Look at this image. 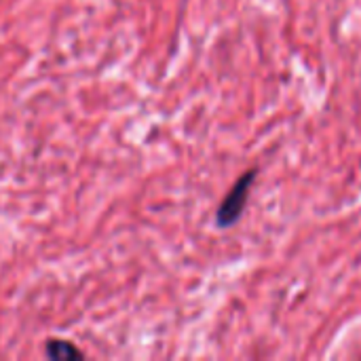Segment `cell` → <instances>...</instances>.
Returning <instances> with one entry per match:
<instances>
[{"mask_svg": "<svg viewBox=\"0 0 361 361\" xmlns=\"http://www.w3.org/2000/svg\"><path fill=\"white\" fill-rule=\"evenodd\" d=\"M254 182H256V169H250L228 190V195L224 197V201L220 203L218 214H216V224L220 228L233 226L243 216L245 205H247V199H250V190H252V184Z\"/></svg>", "mask_w": 361, "mask_h": 361, "instance_id": "1", "label": "cell"}, {"mask_svg": "<svg viewBox=\"0 0 361 361\" xmlns=\"http://www.w3.org/2000/svg\"><path fill=\"white\" fill-rule=\"evenodd\" d=\"M44 353H47V357H51V360H57V361L82 360V357H85V353H82V351H78L72 343H68V341H59V338L49 341V343H47V347H44Z\"/></svg>", "mask_w": 361, "mask_h": 361, "instance_id": "2", "label": "cell"}]
</instances>
